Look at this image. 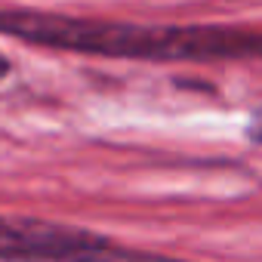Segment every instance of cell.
Listing matches in <instances>:
<instances>
[{
  "label": "cell",
  "instance_id": "obj_1",
  "mask_svg": "<svg viewBox=\"0 0 262 262\" xmlns=\"http://www.w3.org/2000/svg\"><path fill=\"white\" fill-rule=\"evenodd\" d=\"M0 34L31 47L136 62H259L262 31L234 25H139L0 10Z\"/></svg>",
  "mask_w": 262,
  "mask_h": 262
},
{
  "label": "cell",
  "instance_id": "obj_2",
  "mask_svg": "<svg viewBox=\"0 0 262 262\" xmlns=\"http://www.w3.org/2000/svg\"><path fill=\"white\" fill-rule=\"evenodd\" d=\"M247 133H250V139H253V142H262V111H256V114H253Z\"/></svg>",
  "mask_w": 262,
  "mask_h": 262
},
{
  "label": "cell",
  "instance_id": "obj_3",
  "mask_svg": "<svg viewBox=\"0 0 262 262\" xmlns=\"http://www.w3.org/2000/svg\"><path fill=\"white\" fill-rule=\"evenodd\" d=\"M10 74H13V62H10L4 53H0V80H7Z\"/></svg>",
  "mask_w": 262,
  "mask_h": 262
}]
</instances>
